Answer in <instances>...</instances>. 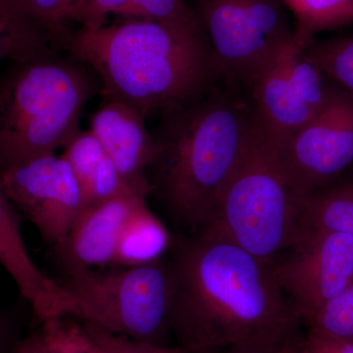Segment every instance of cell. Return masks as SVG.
Instances as JSON below:
<instances>
[{
    "instance_id": "obj_4",
    "label": "cell",
    "mask_w": 353,
    "mask_h": 353,
    "mask_svg": "<svg viewBox=\"0 0 353 353\" xmlns=\"http://www.w3.org/2000/svg\"><path fill=\"white\" fill-rule=\"evenodd\" d=\"M81 62L55 55L14 65L0 90L1 169L64 148L81 131L94 83Z\"/></svg>"
},
{
    "instance_id": "obj_12",
    "label": "cell",
    "mask_w": 353,
    "mask_h": 353,
    "mask_svg": "<svg viewBox=\"0 0 353 353\" xmlns=\"http://www.w3.org/2000/svg\"><path fill=\"white\" fill-rule=\"evenodd\" d=\"M104 101L92 116L90 131L132 189L146 197L152 187L145 171L157 163L159 143L146 130L145 118L136 109L116 99Z\"/></svg>"
},
{
    "instance_id": "obj_8",
    "label": "cell",
    "mask_w": 353,
    "mask_h": 353,
    "mask_svg": "<svg viewBox=\"0 0 353 353\" xmlns=\"http://www.w3.org/2000/svg\"><path fill=\"white\" fill-rule=\"evenodd\" d=\"M278 148L299 202L340 182L353 164V95L331 82L321 110Z\"/></svg>"
},
{
    "instance_id": "obj_23",
    "label": "cell",
    "mask_w": 353,
    "mask_h": 353,
    "mask_svg": "<svg viewBox=\"0 0 353 353\" xmlns=\"http://www.w3.org/2000/svg\"><path fill=\"white\" fill-rule=\"evenodd\" d=\"M304 323L308 329L353 341V281Z\"/></svg>"
},
{
    "instance_id": "obj_5",
    "label": "cell",
    "mask_w": 353,
    "mask_h": 353,
    "mask_svg": "<svg viewBox=\"0 0 353 353\" xmlns=\"http://www.w3.org/2000/svg\"><path fill=\"white\" fill-rule=\"evenodd\" d=\"M299 205L278 143L254 118L245 152L221 194L214 217L202 229L272 264L301 233Z\"/></svg>"
},
{
    "instance_id": "obj_18",
    "label": "cell",
    "mask_w": 353,
    "mask_h": 353,
    "mask_svg": "<svg viewBox=\"0 0 353 353\" xmlns=\"http://www.w3.org/2000/svg\"><path fill=\"white\" fill-rule=\"evenodd\" d=\"M171 245L166 228L143 202L134 210L123 232L112 265L128 267L157 261L164 259Z\"/></svg>"
},
{
    "instance_id": "obj_15",
    "label": "cell",
    "mask_w": 353,
    "mask_h": 353,
    "mask_svg": "<svg viewBox=\"0 0 353 353\" xmlns=\"http://www.w3.org/2000/svg\"><path fill=\"white\" fill-rule=\"evenodd\" d=\"M61 155L73 168L85 197V208L123 194L141 196L121 175L117 166L92 132H79L65 146Z\"/></svg>"
},
{
    "instance_id": "obj_14",
    "label": "cell",
    "mask_w": 353,
    "mask_h": 353,
    "mask_svg": "<svg viewBox=\"0 0 353 353\" xmlns=\"http://www.w3.org/2000/svg\"><path fill=\"white\" fill-rule=\"evenodd\" d=\"M290 43L259 72L246 90L255 120L278 145L318 113L309 105L290 75L288 48Z\"/></svg>"
},
{
    "instance_id": "obj_20",
    "label": "cell",
    "mask_w": 353,
    "mask_h": 353,
    "mask_svg": "<svg viewBox=\"0 0 353 353\" xmlns=\"http://www.w3.org/2000/svg\"><path fill=\"white\" fill-rule=\"evenodd\" d=\"M301 230H325L353 236V181H340L306 197L299 205Z\"/></svg>"
},
{
    "instance_id": "obj_10",
    "label": "cell",
    "mask_w": 353,
    "mask_h": 353,
    "mask_svg": "<svg viewBox=\"0 0 353 353\" xmlns=\"http://www.w3.org/2000/svg\"><path fill=\"white\" fill-rule=\"evenodd\" d=\"M283 292L305 322L353 281V236L301 230L299 239L272 263Z\"/></svg>"
},
{
    "instance_id": "obj_13",
    "label": "cell",
    "mask_w": 353,
    "mask_h": 353,
    "mask_svg": "<svg viewBox=\"0 0 353 353\" xmlns=\"http://www.w3.org/2000/svg\"><path fill=\"white\" fill-rule=\"evenodd\" d=\"M0 262L13 279L20 296L39 320L74 316L75 304L61 282L44 275L30 256L23 239L19 212L0 192Z\"/></svg>"
},
{
    "instance_id": "obj_11",
    "label": "cell",
    "mask_w": 353,
    "mask_h": 353,
    "mask_svg": "<svg viewBox=\"0 0 353 353\" xmlns=\"http://www.w3.org/2000/svg\"><path fill=\"white\" fill-rule=\"evenodd\" d=\"M145 199L127 194L87 206L61 245L54 248L65 275L112 265L123 232Z\"/></svg>"
},
{
    "instance_id": "obj_7",
    "label": "cell",
    "mask_w": 353,
    "mask_h": 353,
    "mask_svg": "<svg viewBox=\"0 0 353 353\" xmlns=\"http://www.w3.org/2000/svg\"><path fill=\"white\" fill-rule=\"evenodd\" d=\"M225 85L248 90L259 72L294 39L282 0H187Z\"/></svg>"
},
{
    "instance_id": "obj_17",
    "label": "cell",
    "mask_w": 353,
    "mask_h": 353,
    "mask_svg": "<svg viewBox=\"0 0 353 353\" xmlns=\"http://www.w3.org/2000/svg\"><path fill=\"white\" fill-rule=\"evenodd\" d=\"M48 30L14 0H0V57L25 65L55 57Z\"/></svg>"
},
{
    "instance_id": "obj_2",
    "label": "cell",
    "mask_w": 353,
    "mask_h": 353,
    "mask_svg": "<svg viewBox=\"0 0 353 353\" xmlns=\"http://www.w3.org/2000/svg\"><path fill=\"white\" fill-rule=\"evenodd\" d=\"M59 48L94 70L104 99L125 102L145 119L196 103L220 78L201 27L121 20L70 30Z\"/></svg>"
},
{
    "instance_id": "obj_16",
    "label": "cell",
    "mask_w": 353,
    "mask_h": 353,
    "mask_svg": "<svg viewBox=\"0 0 353 353\" xmlns=\"http://www.w3.org/2000/svg\"><path fill=\"white\" fill-rule=\"evenodd\" d=\"M111 14L122 20H152L201 27L187 0H83L72 10L69 22L75 21L82 28L95 30L108 24Z\"/></svg>"
},
{
    "instance_id": "obj_6",
    "label": "cell",
    "mask_w": 353,
    "mask_h": 353,
    "mask_svg": "<svg viewBox=\"0 0 353 353\" xmlns=\"http://www.w3.org/2000/svg\"><path fill=\"white\" fill-rule=\"evenodd\" d=\"M114 269H85L65 275L75 314L110 333L166 345L169 283L166 260Z\"/></svg>"
},
{
    "instance_id": "obj_22",
    "label": "cell",
    "mask_w": 353,
    "mask_h": 353,
    "mask_svg": "<svg viewBox=\"0 0 353 353\" xmlns=\"http://www.w3.org/2000/svg\"><path fill=\"white\" fill-rule=\"evenodd\" d=\"M303 50L329 81L353 95V34L315 39Z\"/></svg>"
},
{
    "instance_id": "obj_24",
    "label": "cell",
    "mask_w": 353,
    "mask_h": 353,
    "mask_svg": "<svg viewBox=\"0 0 353 353\" xmlns=\"http://www.w3.org/2000/svg\"><path fill=\"white\" fill-rule=\"evenodd\" d=\"M48 30L59 48L62 38L70 31L67 27L70 13L76 0H14Z\"/></svg>"
},
{
    "instance_id": "obj_26",
    "label": "cell",
    "mask_w": 353,
    "mask_h": 353,
    "mask_svg": "<svg viewBox=\"0 0 353 353\" xmlns=\"http://www.w3.org/2000/svg\"><path fill=\"white\" fill-rule=\"evenodd\" d=\"M297 345L301 353H353V341L312 329Z\"/></svg>"
},
{
    "instance_id": "obj_29",
    "label": "cell",
    "mask_w": 353,
    "mask_h": 353,
    "mask_svg": "<svg viewBox=\"0 0 353 353\" xmlns=\"http://www.w3.org/2000/svg\"><path fill=\"white\" fill-rule=\"evenodd\" d=\"M82 1H83V0H76V3H75V6H74L73 9L75 8V7L77 6H79V4H80L81 2H82ZM73 9H72V10H73ZM71 12H72V11H71ZM70 14H71V13H70Z\"/></svg>"
},
{
    "instance_id": "obj_25",
    "label": "cell",
    "mask_w": 353,
    "mask_h": 353,
    "mask_svg": "<svg viewBox=\"0 0 353 353\" xmlns=\"http://www.w3.org/2000/svg\"><path fill=\"white\" fill-rule=\"evenodd\" d=\"M83 323L103 353H189L180 345L167 347L134 341L122 334L110 333L92 323Z\"/></svg>"
},
{
    "instance_id": "obj_1",
    "label": "cell",
    "mask_w": 353,
    "mask_h": 353,
    "mask_svg": "<svg viewBox=\"0 0 353 353\" xmlns=\"http://www.w3.org/2000/svg\"><path fill=\"white\" fill-rule=\"evenodd\" d=\"M169 250V324L189 353L274 350L296 338L301 318L271 263L208 229L179 236Z\"/></svg>"
},
{
    "instance_id": "obj_28",
    "label": "cell",
    "mask_w": 353,
    "mask_h": 353,
    "mask_svg": "<svg viewBox=\"0 0 353 353\" xmlns=\"http://www.w3.org/2000/svg\"><path fill=\"white\" fill-rule=\"evenodd\" d=\"M272 353H301L299 350V345H297V340L296 338L292 340L285 341V343L281 345L280 347L275 348Z\"/></svg>"
},
{
    "instance_id": "obj_3",
    "label": "cell",
    "mask_w": 353,
    "mask_h": 353,
    "mask_svg": "<svg viewBox=\"0 0 353 353\" xmlns=\"http://www.w3.org/2000/svg\"><path fill=\"white\" fill-rule=\"evenodd\" d=\"M243 88H213L203 99L162 116L157 182L172 214L190 233L208 226L233 175L254 117Z\"/></svg>"
},
{
    "instance_id": "obj_30",
    "label": "cell",
    "mask_w": 353,
    "mask_h": 353,
    "mask_svg": "<svg viewBox=\"0 0 353 353\" xmlns=\"http://www.w3.org/2000/svg\"><path fill=\"white\" fill-rule=\"evenodd\" d=\"M82 2H83V1H82Z\"/></svg>"
},
{
    "instance_id": "obj_9",
    "label": "cell",
    "mask_w": 353,
    "mask_h": 353,
    "mask_svg": "<svg viewBox=\"0 0 353 353\" xmlns=\"http://www.w3.org/2000/svg\"><path fill=\"white\" fill-rule=\"evenodd\" d=\"M0 192L48 245H61L85 208L69 162L54 152L1 169Z\"/></svg>"
},
{
    "instance_id": "obj_21",
    "label": "cell",
    "mask_w": 353,
    "mask_h": 353,
    "mask_svg": "<svg viewBox=\"0 0 353 353\" xmlns=\"http://www.w3.org/2000/svg\"><path fill=\"white\" fill-rule=\"evenodd\" d=\"M294 19V41L301 48L323 32L353 24V0H282Z\"/></svg>"
},
{
    "instance_id": "obj_27",
    "label": "cell",
    "mask_w": 353,
    "mask_h": 353,
    "mask_svg": "<svg viewBox=\"0 0 353 353\" xmlns=\"http://www.w3.org/2000/svg\"><path fill=\"white\" fill-rule=\"evenodd\" d=\"M273 350H267V348L253 347H234L226 348V350H219L213 353H272Z\"/></svg>"
},
{
    "instance_id": "obj_19",
    "label": "cell",
    "mask_w": 353,
    "mask_h": 353,
    "mask_svg": "<svg viewBox=\"0 0 353 353\" xmlns=\"http://www.w3.org/2000/svg\"><path fill=\"white\" fill-rule=\"evenodd\" d=\"M11 353H103L85 323L74 316H57L39 323Z\"/></svg>"
}]
</instances>
